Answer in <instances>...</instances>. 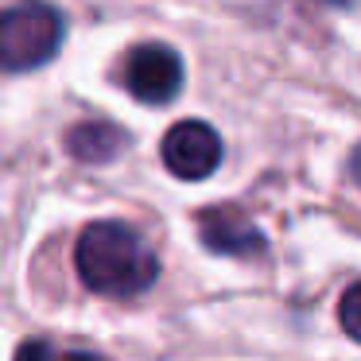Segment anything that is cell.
I'll list each match as a JSON object with an SVG mask.
<instances>
[{"instance_id":"obj_3","label":"cell","mask_w":361,"mask_h":361,"mask_svg":"<svg viewBox=\"0 0 361 361\" xmlns=\"http://www.w3.org/2000/svg\"><path fill=\"white\" fill-rule=\"evenodd\" d=\"M125 86L144 105H167L175 102L183 86V63L167 43H140L128 51L125 63Z\"/></svg>"},{"instance_id":"obj_4","label":"cell","mask_w":361,"mask_h":361,"mask_svg":"<svg viewBox=\"0 0 361 361\" xmlns=\"http://www.w3.org/2000/svg\"><path fill=\"white\" fill-rule=\"evenodd\" d=\"M159 156H164L167 171L179 175V179H187V183L206 179L221 164V136L210 125H202V121H183V125H175L164 136Z\"/></svg>"},{"instance_id":"obj_8","label":"cell","mask_w":361,"mask_h":361,"mask_svg":"<svg viewBox=\"0 0 361 361\" xmlns=\"http://www.w3.org/2000/svg\"><path fill=\"white\" fill-rule=\"evenodd\" d=\"M350 175H353V183L361 187V144H357V152L350 156Z\"/></svg>"},{"instance_id":"obj_2","label":"cell","mask_w":361,"mask_h":361,"mask_svg":"<svg viewBox=\"0 0 361 361\" xmlns=\"http://www.w3.org/2000/svg\"><path fill=\"white\" fill-rule=\"evenodd\" d=\"M66 24L47 0H20L0 12V71L24 74L51 63L63 47Z\"/></svg>"},{"instance_id":"obj_6","label":"cell","mask_w":361,"mask_h":361,"mask_svg":"<svg viewBox=\"0 0 361 361\" xmlns=\"http://www.w3.org/2000/svg\"><path fill=\"white\" fill-rule=\"evenodd\" d=\"M128 136L121 133L113 121H86V125L71 128L66 133V152L82 164H105V159H117L125 152Z\"/></svg>"},{"instance_id":"obj_7","label":"cell","mask_w":361,"mask_h":361,"mask_svg":"<svg viewBox=\"0 0 361 361\" xmlns=\"http://www.w3.org/2000/svg\"><path fill=\"white\" fill-rule=\"evenodd\" d=\"M338 322H342V330L353 342H361V283L345 288L342 303H338Z\"/></svg>"},{"instance_id":"obj_1","label":"cell","mask_w":361,"mask_h":361,"mask_svg":"<svg viewBox=\"0 0 361 361\" xmlns=\"http://www.w3.org/2000/svg\"><path fill=\"white\" fill-rule=\"evenodd\" d=\"M74 268L97 295L133 299L148 291L159 276V257L125 221H94L74 245Z\"/></svg>"},{"instance_id":"obj_5","label":"cell","mask_w":361,"mask_h":361,"mask_svg":"<svg viewBox=\"0 0 361 361\" xmlns=\"http://www.w3.org/2000/svg\"><path fill=\"white\" fill-rule=\"evenodd\" d=\"M198 233L210 252L221 257H257L264 249V233L237 206H210L198 214Z\"/></svg>"}]
</instances>
